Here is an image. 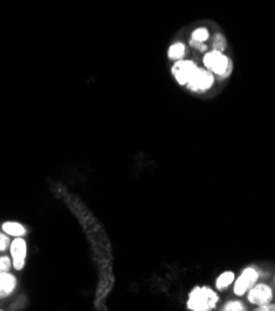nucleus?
<instances>
[{"instance_id": "f257e3e1", "label": "nucleus", "mask_w": 275, "mask_h": 311, "mask_svg": "<svg viewBox=\"0 0 275 311\" xmlns=\"http://www.w3.org/2000/svg\"><path fill=\"white\" fill-rule=\"evenodd\" d=\"M218 301V295L207 286H196L190 293L188 307L194 311H207L213 309Z\"/></svg>"}, {"instance_id": "f03ea898", "label": "nucleus", "mask_w": 275, "mask_h": 311, "mask_svg": "<svg viewBox=\"0 0 275 311\" xmlns=\"http://www.w3.org/2000/svg\"><path fill=\"white\" fill-rule=\"evenodd\" d=\"M205 66L207 67V69H211L215 73L217 74H223L226 73L227 68H228L229 60L221 53V51L213 50L211 52H208L204 58Z\"/></svg>"}, {"instance_id": "7ed1b4c3", "label": "nucleus", "mask_w": 275, "mask_h": 311, "mask_svg": "<svg viewBox=\"0 0 275 311\" xmlns=\"http://www.w3.org/2000/svg\"><path fill=\"white\" fill-rule=\"evenodd\" d=\"M258 272L254 268H247L243 270V273L237 279L234 284V293L237 295H243L255 285L258 280Z\"/></svg>"}, {"instance_id": "20e7f679", "label": "nucleus", "mask_w": 275, "mask_h": 311, "mask_svg": "<svg viewBox=\"0 0 275 311\" xmlns=\"http://www.w3.org/2000/svg\"><path fill=\"white\" fill-rule=\"evenodd\" d=\"M196 69L197 66L192 61H177L172 67V73L180 85H188Z\"/></svg>"}, {"instance_id": "39448f33", "label": "nucleus", "mask_w": 275, "mask_h": 311, "mask_svg": "<svg viewBox=\"0 0 275 311\" xmlns=\"http://www.w3.org/2000/svg\"><path fill=\"white\" fill-rule=\"evenodd\" d=\"M26 242L21 237H17L10 245V254L13 258V265L17 270H21L25 265L26 259Z\"/></svg>"}, {"instance_id": "423d86ee", "label": "nucleus", "mask_w": 275, "mask_h": 311, "mask_svg": "<svg viewBox=\"0 0 275 311\" xmlns=\"http://www.w3.org/2000/svg\"><path fill=\"white\" fill-rule=\"evenodd\" d=\"M248 299L252 304L260 306V305L268 304V302L271 301L273 291H271L270 286L265 285V284H258V285H254L250 289L249 294H248Z\"/></svg>"}, {"instance_id": "0eeeda50", "label": "nucleus", "mask_w": 275, "mask_h": 311, "mask_svg": "<svg viewBox=\"0 0 275 311\" xmlns=\"http://www.w3.org/2000/svg\"><path fill=\"white\" fill-rule=\"evenodd\" d=\"M213 76L210 71L202 68H197L192 79L189 81V87L192 91H205L212 86Z\"/></svg>"}, {"instance_id": "6e6552de", "label": "nucleus", "mask_w": 275, "mask_h": 311, "mask_svg": "<svg viewBox=\"0 0 275 311\" xmlns=\"http://www.w3.org/2000/svg\"><path fill=\"white\" fill-rule=\"evenodd\" d=\"M17 286V278L9 272L0 273V299L9 296Z\"/></svg>"}, {"instance_id": "1a4fd4ad", "label": "nucleus", "mask_w": 275, "mask_h": 311, "mask_svg": "<svg viewBox=\"0 0 275 311\" xmlns=\"http://www.w3.org/2000/svg\"><path fill=\"white\" fill-rule=\"evenodd\" d=\"M3 230L13 237H23L26 233L25 227L19 222H5L3 223Z\"/></svg>"}, {"instance_id": "9d476101", "label": "nucleus", "mask_w": 275, "mask_h": 311, "mask_svg": "<svg viewBox=\"0 0 275 311\" xmlns=\"http://www.w3.org/2000/svg\"><path fill=\"white\" fill-rule=\"evenodd\" d=\"M234 279L236 278H234L233 272H224L217 278V280H216V285H217L218 289H224V288H227V286L231 285V284L233 283Z\"/></svg>"}, {"instance_id": "9b49d317", "label": "nucleus", "mask_w": 275, "mask_h": 311, "mask_svg": "<svg viewBox=\"0 0 275 311\" xmlns=\"http://www.w3.org/2000/svg\"><path fill=\"white\" fill-rule=\"evenodd\" d=\"M185 55V46L182 44H175L169 49V57L172 60H180Z\"/></svg>"}, {"instance_id": "f8f14e48", "label": "nucleus", "mask_w": 275, "mask_h": 311, "mask_svg": "<svg viewBox=\"0 0 275 311\" xmlns=\"http://www.w3.org/2000/svg\"><path fill=\"white\" fill-rule=\"evenodd\" d=\"M207 39H208V31L206 29H197V30H195L194 34H192V40H195V41L204 42L206 41Z\"/></svg>"}, {"instance_id": "ddd939ff", "label": "nucleus", "mask_w": 275, "mask_h": 311, "mask_svg": "<svg viewBox=\"0 0 275 311\" xmlns=\"http://www.w3.org/2000/svg\"><path fill=\"white\" fill-rule=\"evenodd\" d=\"M10 267H12V261L9 257H0V273L9 272Z\"/></svg>"}, {"instance_id": "4468645a", "label": "nucleus", "mask_w": 275, "mask_h": 311, "mask_svg": "<svg viewBox=\"0 0 275 311\" xmlns=\"http://www.w3.org/2000/svg\"><path fill=\"white\" fill-rule=\"evenodd\" d=\"M223 310L227 311H242L244 310V306L239 301H231L223 307Z\"/></svg>"}, {"instance_id": "2eb2a0df", "label": "nucleus", "mask_w": 275, "mask_h": 311, "mask_svg": "<svg viewBox=\"0 0 275 311\" xmlns=\"http://www.w3.org/2000/svg\"><path fill=\"white\" fill-rule=\"evenodd\" d=\"M9 245H10L9 237H8L7 235H4V233H0V252L7 251Z\"/></svg>"}, {"instance_id": "dca6fc26", "label": "nucleus", "mask_w": 275, "mask_h": 311, "mask_svg": "<svg viewBox=\"0 0 275 311\" xmlns=\"http://www.w3.org/2000/svg\"><path fill=\"white\" fill-rule=\"evenodd\" d=\"M224 46H226V44H224V39L222 36H216L215 39V50L217 51H222L224 49Z\"/></svg>"}, {"instance_id": "f3484780", "label": "nucleus", "mask_w": 275, "mask_h": 311, "mask_svg": "<svg viewBox=\"0 0 275 311\" xmlns=\"http://www.w3.org/2000/svg\"><path fill=\"white\" fill-rule=\"evenodd\" d=\"M258 310H260V311H274L275 310V305H270V302H268V304L260 305Z\"/></svg>"}]
</instances>
